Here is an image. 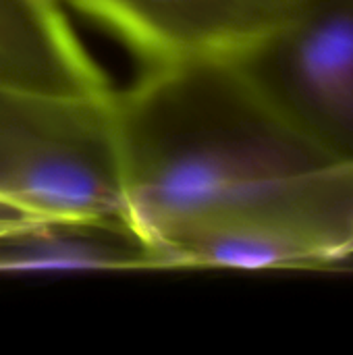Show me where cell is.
Here are the masks:
<instances>
[{
    "instance_id": "6da1fadb",
    "label": "cell",
    "mask_w": 353,
    "mask_h": 355,
    "mask_svg": "<svg viewBox=\"0 0 353 355\" xmlns=\"http://www.w3.org/2000/svg\"><path fill=\"white\" fill-rule=\"evenodd\" d=\"M112 102L123 218L158 270L173 248L225 231L287 237L329 264L353 256V166L287 123L231 56L146 64Z\"/></svg>"
},
{
    "instance_id": "7a4b0ae2",
    "label": "cell",
    "mask_w": 353,
    "mask_h": 355,
    "mask_svg": "<svg viewBox=\"0 0 353 355\" xmlns=\"http://www.w3.org/2000/svg\"><path fill=\"white\" fill-rule=\"evenodd\" d=\"M112 96L0 87V202L50 223L125 220Z\"/></svg>"
},
{
    "instance_id": "3957f363",
    "label": "cell",
    "mask_w": 353,
    "mask_h": 355,
    "mask_svg": "<svg viewBox=\"0 0 353 355\" xmlns=\"http://www.w3.org/2000/svg\"><path fill=\"white\" fill-rule=\"evenodd\" d=\"M231 58L306 139L353 166V0H293Z\"/></svg>"
},
{
    "instance_id": "277c9868",
    "label": "cell",
    "mask_w": 353,
    "mask_h": 355,
    "mask_svg": "<svg viewBox=\"0 0 353 355\" xmlns=\"http://www.w3.org/2000/svg\"><path fill=\"white\" fill-rule=\"evenodd\" d=\"M98 21L146 64L233 56L268 33L293 0H60Z\"/></svg>"
},
{
    "instance_id": "5b68a950",
    "label": "cell",
    "mask_w": 353,
    "mask_h": 355,
    "mask_svg": "<svg viewBox=\"0 0 353 355\" xmlns=\"http://www.w3.org/2000/svg\"><path fill=\"white\" fill-rule=\"evenodd\" d=\"M0 87L81 98L112 92L60 0H0Z\"/></svg>"
},
{
    "instance_id": "8992f818",
    "label": "cell",
    "mask_w": 353,
    "mask_h": 355,
    "mask_svg": "<svg viewBox=\"0 0 353 355\" xmlns=\"http://www.w3.org/2000/svg\"><path fill=\"white\" fill-rule=\"evenodd\" d=\"M44 270H158V264L121 218L56 220L0 239V272Z\"/></svg>"
},
{
    "instance_id": "52a82bcc",
    "label": "cell",
    "mask_w": 353,
    "mask_h": 355,
    "mask_svg": "<svg viewBox=\"0 0 353 355\" xmlns=\"http://www.w3.org/2000/svg\"><path fill=\"white\" fill-rule=\"evenodd\" d=\"M46 223H50V220H44V218L29 214V212H25L17 206H10L6 202H0V239L15 235V233L29 231V229L46 225Z\"/></svg>"
}]
</instances>
